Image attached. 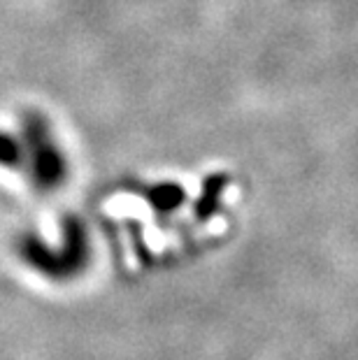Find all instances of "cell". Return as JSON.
<instances>
[{
    "label": "cell",
    "instance_id": "cell-1",
    "mask_svg": "<svg viewBox=\"0 0 358 360\" xmlns=\"http://www.w3.org/2000/svg\"><path fill=\"white\" fill-rule=\"evenodd\" d=\"M0 165L26 170L40 188L54 186L60 177V156L42 119L26 117L17 133H0Z\"/></svg>",
    "mask_w": 358,
    "mask_h": 360
}]
</instances>
